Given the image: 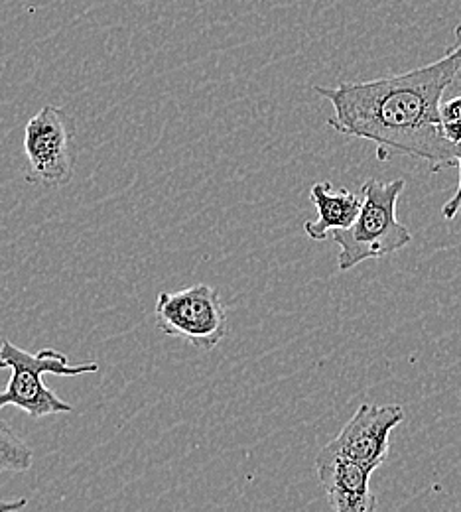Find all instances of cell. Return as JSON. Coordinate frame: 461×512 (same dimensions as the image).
<instances>
[{"label": "cell", "mask_w": 461, "mask_h": 512, "mask_svg": "<svg viewBox=\"0 0 461 512\" xmlns=\"http://www.w3.org/2000/svg\"><path fill=\"white\" fill-rule=\"evenodd\" d=\"M28 507V499H16V501H0V512H16L22 511Z\"/></svg>", "instance_id": "cell-13"}, {"label": "cell", "mask_w": 461, "mask_h": 512, "mask_svg": "<svg viewBox=\"0 0 461 512\" xmlns=\"http://www.w3.org/2000/svg\"><path fill=\"white\" fill-rule=\"evenodd\" d=\"M406 188V180L398 178L393 182L367 180L361 188L363 205L347 229L331 233L339 245L337 268L347 272L365 260H375L393 255L408 247L414 239L410 229L398 221L396 205Z\"/></svg>", "instance_id": "cell-2"}, {"label": "cell", "mask_w": 461, "mask_h": 512, "mask_svg": "<svg viewBox=\"0 0 461 512\" xmlns=\"http://www.w3.org/2000/svg\"><path fill=\"white\" fill-rule=\"evenodd\" d=\"M75 125L66 109L42 107L24 128V180L32 186L60 190L75 174Z\"/></svg>", "instance_id": "cell-4"}, {"label": "cell", "mask_w": 461, "mask_h": 512, "mask_svg": "<svg viewBox=\"0 0 461 512\" xmlns=\"http://www.w3.org/2000/svg\"><path fill=\"white\" fill-rule=\"evenodd\" d=\"M440 119L444 136L452 142H461V95L444 99L440 105Z\"/></svg>", "instance_id": "cell-10"}, {"label": "cell", "mask_w": 461, "mask_h": 512, "mask_svg": "<svg viewBox=\"0 0 461 512\" xmlns=\"http://www.w3.org/2000/svg\"><path fill=\"white\" fill-rule=\"evenodd\" d=\"M316 471L328 503L335 512H373L377 497L371 491V471L341 455L330 444L316 457Z\"/></svg>", "instance_id": "cell-7"}, {"label": "cell", "mask_w": 461, "mask_h": 512, "mask_svg": "<svg viewBox=\"0 0 461 512\" xmlns=\"http://www.w3.org/2000/svg\"><path fill=\"white\" fill-rule=\"evenodd\" d=\"M154 316L162 333L180 337L201 351H213L229 331L227 308L219 292L209 284L160 292Z\"/></svg>", "instance_id": "cell-5"}, {"label": "cell", "mask_w": 461, "mask_h": 512, "mask_svg": "<svg viewBox=\"0 0 461 512\" xmlns=\"http://www.w3.org/2000/svg\"><path fill=\"white\" fill-rule=\"evenodd\" d=\"M461 64V44L444 58L418 69L373 81L314 85L328 99V127L351 138L375 142L383 152L424 160L434 172L458 166L456 144L442 130L440 105Z\"/></svg>", "instance_id": "cell-1"}, {"label": "cell", "mask_w": 461, "mask_h": 512, "mask_svg": "<svg viewBox=\"0 0 461 512\" xmlns=\"http://www.w3.org/2000/svg\"><path fill=\"white\" fill-rule=\"evenodd\" d=\"M456 42L461 44V24L456 28ZM461 95V64L458 67V71H456V75H454V79H452V83H450V87L446 89V95H444V99H450V97H458Z\"/></svg>", "instance_id": "cell-12"}, {"label": "cell", "mask_w": 461, "mask_h": 512, "mask_svg": "<svg viewBox=\"0 0 461 512\" xmlns=\"http://www.w3.org/2000/svg\"><path fill=\"white\" fill-rule=\"evenodd\" d=\"M0 369L10 371V379L0 390V410L6 406L20 408L34 420L69 414L73 406L62 400L48 384L44 383L46 375L56 377H79L97 373V363H79L71 365L66 355L54 349H42L30 353L8 339L0 343Z\"/></svg>", "instance_id": "cell-3"}, {"label": "cell", "mask_w": 461, "mask_h": 512, "mask_svg": "<svg viewBox=\"0 0 461 512\" xmlns=\"http://www.w3.org/2000/svg\"><path fill=\"white\" fill-rule=\"evenodd\" d=\"M456 160H458V170H460V180H458V188L454 195L444 203L442 207V215L448 219V221H454L458 217L461 209V142L456 144Z\"/></svg>", "instance_id": "cell-11"}, {"label": "cell", "mask_w": 461, "mask_h": 512, "mask_svg": "<svg viewBox=\"0 0 461 512\" xmlns=\"http://www.w3.org/2000/svg\"><path fill=\"white\" fill-rule=\"evenodd\" d=\"M34 465L30 448L4 420H0V473H24Z\"/></svg>", "instance_id": "cell-9"}, {"label": "cell", "mask_w": 461, "mask_h": 512, "mask_svg": "<svg viewBox=\"0 0 461 512\" xmlns=\"http://www.w3.org/2000/svg\"><path fill=\"white\" fill-rule=\"evenodd\" d=\"M402 420L404 410L398 404L365 402L330 446L373 473L389 459L391 434Z\"/></svg>", "instance_id": "cell-6"}, {"label": "cell", "mask_w": 461, "mask_h": 512, "mask_svg": "<svg viewBox=\"0 0 461 512\" xmlns=\"http://www.w3.org/2000/svg\"><path fill=\"white\" fill-rule=\"evenodd\" d=\"M310 199L318 209V219L306 221L304 233L312 241H326L333 231L351 227L363 205V195L335 188L331 182H316L310 188Z\"/></svg>", "instance_id": "cell-8"}]
</instances>
